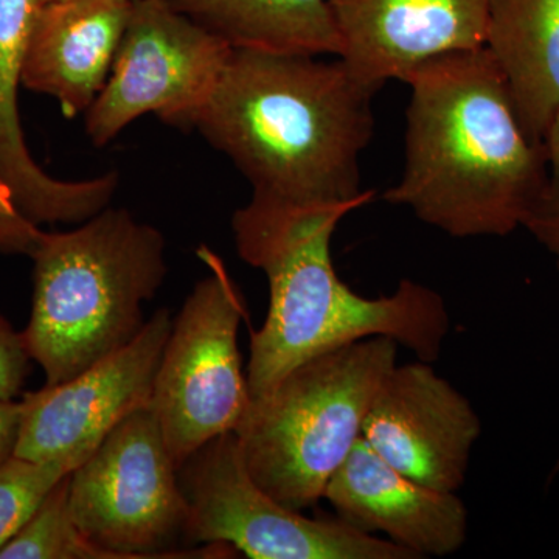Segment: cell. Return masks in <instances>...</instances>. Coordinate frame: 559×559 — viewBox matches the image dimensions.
<instances>
[{
    "instance_id": "obj_1",
    "label": "cell",
    "mask_w": 559,
    "mask_h": 559,
    "mask_svg": "<svg viewBox=\"0 0 559 559\" xmlns=\"http://www.w3.org/2000/svg\"><path fill=\"white\" fill-rule=\"evenodd\" d=\"M377 92L337 57L234 49L191 128L234 162L253 200L353 212L373 198L359 159Z\"/></svg>"
},
{
    "instance_id": "obj_16",
    "label": "cell",
    "mask_w": 559,
    "mask_h": 559,
    "mask_svg": "<svg viewBox=\"0 0 559 559\" xmlns=\"http://www.w3.org/2000/svg\"><path fill=\"white\" fill-rule=\"evenodd\" d=\"M485 49L525 132L543 143L559 114V0H491Z\"/></svg>"
},
{
    "instance_id": "obj_6",
    "label": "cell",
    "mask_w": 559,
    "mask_h": 559,
    "mask_svg": "<svg viewBox=\"0 0 559 559\" xmlns=\"http://www.w3.org/2000/svg\"><path fill=\"white\" fill-rule=\"evenodd\" d=\"M69 511L116 559H226L237 551L227 544L171 549L186 535L190 506L151 406L121 419L70 473Z\"/></svg>"
},
{
    "instance_id": "obj_17",
    "label": "cell",
    "mask_w": 559,
    "mask_h": 559,
    "mask_svg": "<svg viewBox=\"0 0 559 559\" xmlns=\"http://www.w3.org/2000/svg\"><path fill=\"white\" fill-rule=\"evenodd\" d=\"M231 49L341 53L329 0H167Z\"/></svg>"
},
{
    "instance_id": "obj_2",
    "label": "cell",
    "mask_w": 559,
    "mask_h": 559,
    "mask_svg": "<svg viewBox=\"0 0 559 559\" xmlns=\"http://www.w3.org/2000/svg\"><path fill=\"white\" fill-rule=\"evenodd\" d=\"M404 83L406 160L384 201L454 238L506 237L524 227L547 176L487 49L423 62Z\"/></svg>"
},
{
    "instance_id": "obj_11",
    "label": "cell",
    "mask_w": 559,
    "mask_h": 559,
    "mask_svg": "<svg viewBox=\"0 0 559 559\" xmlns=\"http://www.w3.org/2000/svg\"><path fill=\"white\" fill-rule=\"evenodd\" d=\"M481 423L468 399L430 362L396 364L364 419L362 439L404 476L457 492Z\"/></svg>"
},
{
    "instance_id": "obj_12",
    "label": "cell",
    "mask_w": 559,
    "mask_h": 559,
    "mask_svg": "<svg viewBox=\"0 0 559 559\" xmlns=\"http://www.w3.org/2000/svg\"><path fill=\"white\" fill-rule=\"evenodd\" d=\"M353 75L380 91L423 62L484 49L491 0H329Z\"/></svg>"
},
{
    "instance_id": "obj_19",
    "label": "cell",
    "mask_w": 559,
    "mask_h": 559,
    "mask_svg": "<svg viewBox=\"0 0 559 559\" xmlns=\"http://www.w3.org/2000/svg\"><path fill=\"white\" fill-rule=\"evenodd\" d=\"M80 465L75 459L35 462L14 454L0 462V549L31 521L51 489Z\"/></svg>"
},
{
    "instance_id": "obj_14",
    "label": "cell",
    "mask_w": 559,
    "mask_h": 559,
    "mask_svg": "<svg viewBox=\"0 0 559 559\" xmlns=\"http://www.w3.org/2000/svg\"><path fill=\"white\" fill-rule=\"evenodd\" d=\"M43 0H0V183L28 223L80 224L108 207L116 173L87 180L47 175L25 143L17 91Z\"/></svg>"
},
{
    "instance_id": "obj_23",
    "label": "cell",
    "mask_w": 559,
    "mask_h": 559,
    "mask_svg": "<svg viewBox=\"0 0 559 559\" xmlns=\"http://www.w3.org/2000/svg\"><path fill=\"white\" fill-rule=\"evenodd\" d=\"M21 418V401L0 400V462L11 457L16 450Z\"/></svg>"
},
{
    "instance_id": "obj_13",
    "label": "cell",
    "mask_w": 559,
    "mask_h": 559,
    "mask_svg": "<svg viewBox=\"0 0 559 559\" xmlns=\"http://www.w3.org/2000/svg\"><path fill=\"white\" fill-rule=\"evenodd\" d=\"M323 499L349 527L384 533L417 559L455 554L468 535V511L455 492L404 476L362 437L331 476Z\"/></svg>"
},
{
    "instance_id": "obj_22",
    "label": "cell",
    "mask_w": 559,
    "mask_h": 559,
    "mask_svg": "<svg viewBox=\"0 0 559 559\" xmlns=\"http://www.w3.org/2000/svg\"><path fill=\"white\" fill-rule=\"evenodd\" d=\"M40 230L35 224L28 223L14 207L10 193L0 183V253L5 255L31 257L36 242L40 237Z\"/></svg>"
},
{
    "instance_id": "obj_3",
    "label": "cell",
    "mask_w": 559,
    "mask_h": 559,
    "mask_svg": "<svg viewBox=\"0 0 559 559\" xmlns=\"http://www.w3.org/2000/svg\"><path fill=\"white\" fill-rule=\"evenodd\" d=\"M349 212L283 207L253 198L235 212L238 253L270 282V311L250 340V400L300 364L369 337H390L425 362L440 358L451 318L439 293L403 280L390 296L369 299L337 275L331 240Z\"/></svg>"
},
{
    "instance_id": "obj_9",
    "label": "cell",
    "mask_w": 559,
    "mask_h": 559,
    "mask_svg": "<svg viewBox=\"0 0 559 559\" xmlns=\"http://www.w3.org/2000/svg\"><path fill=\"white\" fill-rule=\"evenodd\" d=\"M231 50L167 0H134L109 79L84 112L92 143L112 142L146 114L171 127L191 128Z\"/></svg>"
},
{
    "instance_id": "obj_4",
    "label": "cell",
    "mask_w": 559,
    "mask_h": 559,
    "mask_svg": "<svg viewBox=\"0 0 559 559\" xmlns=\"http://www.w3.org/2000/svg\"><path fill=\"white\" fill-rule=\"evenodd\" d=\"M31 257L32 314L21 333L47 385L127 347L167 275L164 235L123 209L106 207L75 230L40 231Z\"/></svg>"
},
{
    "instance_id": "obj_8",
    "label": "cell",
    "mask_w": 559,
    "mask_h": 559,
    "mask_svg": "<svg viewBox=\"0 0 559 559\" xmlns=\"http://www.w3.org/2000/svg\"><path fill=\"white\" fill-rule=\"evenodd\" d=\"M180 469L190 543L227 544L252 559H417L340 518L311 520L280 503L246 469L234 432L210 441Z\"/></svg>"
},
{
    "instance_id": "obj_5",
    "label": "cell",
    "mask_w": 559,
    "mask_h": 559,
    "mask_svg": "<svg viewBox=\"0 0 559 559\" xmlns=\"http://www.w3.org/2000/svg\"><path fill=\"white\" fill-rule=\"evenodd\" d=\"M396 349L384 336L355 342L300 364L250 400L234 433L260 488L294 511L318 506L362 436L374 395L396 366Z\"/></svg>"
},
{
    "instance_id": "obj_7",
    "label": "cell",
    "mask_w": 559,
    "mask_h": 559,
    "mask_svg": "<svg viewBox=\"0 0 559 559\" xmlns=\"http://www.w3.org/2000/svg\"><path fill=\"white\" fill-rule=\"evenodd\" d=\"M209 274L173 319L150 406L180 471L201 448L235 432L250 403L238 331L246 310L240 290L212 249H198Z\"/></svg>"
},
{
    "instance_id": "obj_24",
    "label": "cell",
    "mask_w": 559,
    "mask_h": 559,
    "mask_svg": "<svg viewBox=\"0 0 559 559\" xmlns=\"http://www.w3.org/2000/svg\"><path fill=\"white\" fill-rule=\"evenodd\" d=\"M44 3L46 2H58V0H43Z\"/></svg>"
},
{
    "instance_id": "obj_10",
    "label": "cell",
    "mask_w": 559,
    "mask_h": 559,
    "mask_svg": "<svg viewBox=\"0 0 559 559\" xmlns=\"http://www.w3.org/2000/svg\"><path fill=\"white\" fill-rule=\"evenodd\" d=\"M171 326L170 312L156 311L127 347L72 380L25 393L14 455L83 463L121 419L150 406Z\"/></svg>"
},
{
    "instance_id": "obj_18",
    "label": "cell",
    "mask_w": 559,
    "mask_h": 559,
    "mask_svg": "<svg viewBox=\"0 0 559 559\" xmlns=\"http://www.w3.org/2000/svg\"><path fill=\"white\" fill-rule=\"evenodd\" d=\"M69 476L51 489L31 521L0 549V559H116L92 544L70 516Z\"/></svg>"
},
{
    "instance_id": "obj_21",
    "label": "cell",
    "mask_w": 559,
    "mask_h": 559,
    "mask_svg": "<svg viewBox=\"0 0 559 559\" xmlns=\"http://www.w3.org/2000/svg\"><path fill=\"white\" fill-rule=\"evenodd\" d=\"M32 358L22 340L21 331L0 316V400H14L20 395L28 374Z\"/></svg>"
},
{
    "instance_id": "obj_20",
    "label": "cell",
    "mask_w": 559,
    "mask_h": 559,
    "mask_svg": "<svg viewBox=\"0 0 559 559\" xmlns=\"http://www.w3.org/2000/svg\"><path fill=\"white\" fill-rule=\"evenodd\" d=\"M544 148L547 157L546 182L525 219L524 229L550 253L559 272V114L544 138Z\"/></svg>"
},
{
    "instance_id": "obj_15",
    "label": "cell",
    "mask_w": 559,
    "mask_h": 559,
    "mask_svg": "<svg viewBox=\"0 0 559 559\" xmlns=\"http://www.w3.org/2000/svg\"><path fill=\"white\" fill-rule=\"evenodd\" d=\"M134 0H58L40 7L25 57L22 86L80 116L105 87Z\"/></svg>"
}]
</instances>
